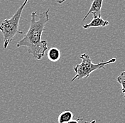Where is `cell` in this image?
I'll list each match as a JSON object with an SVG mask.
<instances>
[{"label":"cell","instance_id":"obj_4","mask_svg":"<svg viewBox=\"0 0 125 123\" xmlns=\"http://www.w3.org/2000/svg\"><path fill=\"white\" fill-rule=\"evenodd\" d=\"M103 4V0H93V1L91 4V6L89 9L88 12L87 14L83 18V21H85L86 18L92 14L93 15V18H97V17H101L102 16V7Z\"/></svg>","mask_w":125,"mask_h":123},{"label":"cell","instance_id":"obj_12","mask_svg":"<svg viewBox=\"0 0 125 123\" xmlns=\"http://www.w3.org/2000/svg\"><path fill=\"white\" fill-rule=\"evenodd\" d=\"M124 97H125V95H124Z\"/></svg>","mask_w":125,"mask_h":123},{"label":"cell","instance_id":"obj_11","mask_svg":"<svg viewBox=\"0 0 125 123\" xmlns=\"http://www.w3.org/2000/svg\"><path fill=\"white\" fill-rule=\"evenodd\" d=\"M96 123V120H93L91 122H85V123Z\"/></svg>","mask_w":125,"mask_h":123},{"label":"cell","instance_id":"obj_5","mask_svg":"<svg viewBox=\"0 0 125 123\" xmlns=\"http://www.w3.org/2000/svg\"><path fill=\"white\" fill-rule=\"evenodd\" d=\"M109 24V22L107 20H104L102 19V17H97V18H93L89 23L84 24L83 27L85 29H87L89 28H93V27H105Z\"/></svg>","mask_w":125,"mask_h":123},{"label":"cell","instance_id":"obj_7","mask_svg":"<svg viewBox=\"0 0 125 123\" xmlns=\"http://www.w3.org/2000/svg\"><path fill=\"white\" fill-rule=\"evenodd\" d=\"M73 114L70 110H65L61 112L58 117V123H67L73 118Z\"/></svg>","mask_w":125,"mask_h":123},{"label":"cell","instance_id":"obj_6","mask_svg":"<svg viewBox=\"0 0 125 123\" xmlns=\"http://www.w3.org/2000/svg\"><path fill=\"white\" fill-rule=\"evenodd\" d=\"M47 56H48V58L51 61L56 62L59 61V59L61 58V51L58 48L53 47L48 50Z\"/></svg>","mask_w":125,"mask_h":123},{"label":"cell","instance_id":"obj_1","mask_svg":"<svg viewBox=\"0 0 125 123\" xmlns=\"http://www.w3.org/2000/svg\"><path fill=\"white\" fill-rule=\"evenodd\" d=\"M49 9L39 15L36 20L37 11H33L31 14L30 27L23 39L18 43L16 47H27V52L31 54L34 58L40 61L44 56L48 49L46 40H41L43 32L45 29L47 22L49 21Z\"/></svg>","mask_w":125,"mask_h":123},{"label":"cell","instance_id":"obj_9","mask_svg":"<svg viewBox=\"0 0 125 123\" xmlns=\"http://www.w3.org/2000/svg\"><path fill=\"white\" fill-rule=\"evenodd\" d=\"M79 120H80V118H78V120H70L69 122H68L67 123H79Z\"/></svg>","mask_w":125,"mask_h":123},{"label":"cell","instance_id":"obj_2","mask_svg":"<svg viewBox=\"0 0 125 123\" xmlns=\"http://www.w3.org/2000/svg\"><path fill=\"white\" fill-rule=\"evenodd\" d=\"M29 0H24L23 3L17 9L15 14L9 19H5L0 24V31L1 32L4 38V48L6 49L13 41L16 35L23 34V32L19 30V22L21 19V16L23 10Z\"/></svg>","mask_w":125,"mask_h":123},{"label":"cell","instance_id":"obj_3","mask_svg":"<svg viewBox=\"0 0 125 123\" xmlns=\"http://www.w3.org/2000/svg\"><path fill=\"white\" fill-rule=\"evenodd\" d=\"M80 58L82 60V61L73 68V70L76 74L74 78H72L71 82H73L77 79L80 80L85 78H88L94 70L104 69L107 65L115 63L117 61L115 58H113L107 61H102L99 63H93L90 56L85 54H81Z\"/></svg>","mask_w":125,"mask_h":123},{"label":"cell","instance_id":"obj_8","mask_svg":"<svg viewBox=\"0 0 125 123\" xmlns=\"http://www.w3.org/2000/svg\"><path fill=\"white\" fill-rule=\"evenodd\" d=\"M117 81L122 86V92L125 95V71H123L118 77Z\"/></svg>","mask_w":125,"mask_h":123},{"label":"cell","instance_id":"obj_10","mask_svg":"<svg viewBox=\"0 0 125 123\" xmlns=\"http://www.w3.org/2000/svg\"><path fill=\"white\" fill-rule=\"evenodd\" d=\"M43 1H45V0H43ZM66 0H55V1H56V3H58V4H62L63 2H65Z\"/></svg>","mask_w":125,"mask_h":123}]
</instances>
